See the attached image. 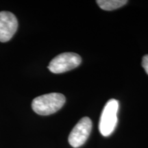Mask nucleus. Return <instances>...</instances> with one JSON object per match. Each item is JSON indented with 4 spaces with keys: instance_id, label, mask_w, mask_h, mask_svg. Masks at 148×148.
<instances>
[{
    "instance_id": "1",
    "label": "nucleus",
    "mask_w": 148,
    "mask_h": 148,
    "mask_svg": "<svg viewBox=\"0 0 148 148\" xmlns=\"http://www.w3.org/2000/svg\"><path fill=\"white\" fill-rule=\"evenodd\" d=\"M66 101L64 95L58 92H51L38 96L33 99L32 110L40 115H49L58 111Z\"/></svg>"
},
{
    "instance_id": "2",
    "label": "nucleus",
    "mask_w": 148,
    "mask_h": 148,
    "mask_svg": "<svg viewBox=\"0 0 148 148\" xmlns=\"http://www.w3.org/2000/svg\"><path fill=\"white\" fill-rule=\"evenodd\" d=\"M119 107V101L114 99L108 100L103 107L99 123V132L102 136H110L115 130Z\"/></svg>"
},
{
    "instance_id": "3",
    "label": "nucleus",
    "mask_w": 148,
    "mask_h": 148,
    "mask_svg": "<svg viewBox=\"0 0 148 148\" xmlns=\"http://www.w3.org/2000/svg\"><path fill=\"white\" fill-rule=\"evenodd\" d=\"M82 62L80 56L73 52H64L53 58L48 69L53 73H62L78 66Z\"/></svg>"
},
{
    "instance_id": "4",
    "label": "nucleus",
    "mask_w": 148,
    "mask_h": 148,
    "mask_svg": "<svg viewBox=\"0 0 148 148\" xmlns=\"http://www.w3.org/2000/svg\"><path fill=\"white\" fill-rule=\"evenodd\" d=\"M92 130V121L85 116L77 122L69 136V143L73 147L77 148L84 145L88 139Z\"/></svg>"
},
{
    "instance_id": "5",
    "label": "nucleus",
    "mask_w": 148,
    "mask_h": 148,
    "mask_svg": "<svg viewBox=\"0 0 148 148\" xmlns=\"http://www.w3.org/2000/svg\"><path fill=\"white\" fill-rule=\"evenodd\" d=\"M17 27L18 21L12 12H0V42L10 40L15 34Z\"/></svg>"
},
{
    "instance_id": "6",
    "label": "nucleus",
    "mask_w": 148,
    "mask_h": 148,
    "mask_svg": "<svg viewBox=\"0 0 148 148\" xmlns=\"http://www.w3.org/2000/svg\"><path fill=\"white\" fill-rule=\"evenodd\" d=\"M96 2L104 10H113L122 7L127 2L126 0H97Z\"/></svg>"
},
{
    "instance_id": "7",
    "label": "nucleus",
    "mask_w": 148,
    "mask_h": 148,
    "mask_svg": "<svg viewBox=\"0 0 148 148\" xmlns=\"http://www.w3.org/2000/svg\"><path fill=\"white\" fill-rule=\"evenodd\" d=\"M142 66L148 75V54L144 56L142 60Z\"/></svg>"
}]
</instances>
